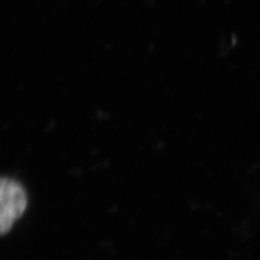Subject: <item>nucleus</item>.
<instances>
[{
    "label": "nucleus",
    "instance_id": "obj_1",
    "mask_svg": "<svg viewBox=\"0 0 260 260\" xmlns=\"http://www.w3.org/2000/svg\"><path fill=\"white\" fill-rule=\"evenodd\" d=\"M1 234L8 233L16 219L23 215L26 208L27 197L23 186L8 178L1 179L0 188Z\"/></svg>",
    "mask_w": 260,
    "mask_h": 260
}]
</instances>
